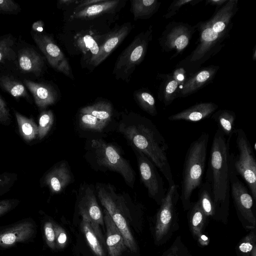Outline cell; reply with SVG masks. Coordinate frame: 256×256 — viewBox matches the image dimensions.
<instances>
[{
    "mask_svg": "<svg viewBox=\"0 0 256 256\" xmlns=\"http://www.w3.org/2000/svg\"><path fill=\"white\" fill-rule=\"evenodd\" d=\"M78 210L82 219L88 221L101 242L104 238L101 227L104 226V214L98 204L94 191L87 186L82 193L78 202Z\"/></svg>",
    "mask_w": 256,
    "mask_h": 256,
    "instance_id": "obj_13",
    "label": "cell"
},
{
    "mask_svg": "<svg viewBox=\"0 0 256 256\" xmlns=\"http://www.w3.org/2000/svg\"><path fill=\"white\" fill-rule=\"evenodd\" d=\"M19 132L22 138L30 142L38 138V126L32 118H27L14 110Z\"/></svg>",
    "mask_w": 256,
    "mask_h": 256,
    "instance_id": "obj_27",
    "label": "cell"
},
{
    "mask_svg": "<svg viewBox=\"0 0 256 256\" xmlns=\"http://www.w3.org/2000/svg\"><path fill=\"white\" fill-rule=\"evenodd\" d=\"M118 0H105L81 9L76 10L71 15L72 19L92 18L114 12L119 4Z\"/></svg>",
    "mask_w": 256,
    "mask_h": 256,
    "instance_id": "obj_22",
    "label": "cell"
},
{
    "mask_svg": "<svg viewBox=\"0 0 256 256\" xmlns=\"http://www.w3.org/2000/svg\"><path fill=\"white\" fill-rule=\"evenodd\" d=\"M91 146L97 163L100 166L118 172L126 182L132 188L136 180L135 172L118 148L101 139L92 140Z\"/></svg>",
    "mask_w": 256,
    "mask_h": 256,
    "instance_id": "obj_8",
    "label": "cell"
},
{
    "mask_svg": "<svg viewBox=\"0 0 256 256\" xmlns=\"http://www.w3.org/2000/svg\"><path fill=\"white\" fill-rule=\"evenodd\" d=\"M234 154L230 162V192L238 216L250 230L256 226L254 199L246 187L240 180L233 166Z\"/></svg>",
    "mask_w": 256,
    "mask_h": 256,
    "instance_id": "obj_9",
    "label": "cell"
},
{
    "mask_svg": "<svg viewBox=\"0 0 256 256\" xmlns=\"http://www.w3.org/2000/svg\"><path fill=\"white\" fill-rule=\"evenodd\" d=\"M18 58L19 68L24 73H32L38 76L44 66L43 58L36 50L29 47L18 50Z\"/></svg>",
    "mask_w": 256,
    "mask_h": 256,
    "instance_id": "obj_21",
    "label": "cell"
},
{
    "mask_svg": "<svg viewBox=\"0 0 256 256\" xmlns=\"http://www.w3.org/2000/svg\"><path fill=\"white\" fill-rule=\"evenodd\" d=\"M80 112L90 114L108 124L112 119V108L110 102L100 101L82 108Z\"/></svg>",
    "mask_w": 256,
    "mask_h": 256,
    "instance_id": "obj_28",
    "label": "cell"
},
{
    "mask_svg": "<svg viewBox=\"0 0 256 256\" xmlns=\"http://www.w3.org/2000/svg\"><path fill=\"white\" fill-rule=\"evenodd\" d=\"M0 86L16 98H23L28 100L29 99V94L24 85L11 76H0Z\"/></svg>",
    "mask_w": 256,
    "mask_h": 256,
    "instance_id": "obj_30",
    "label": "cell"
},
{
    "mask_svg": "<svg viewBox=\"0 0 256 256\" xmlns=\"http://www.w3.org/2000/svg\"><path fill=\"white\" fill-rule=\"evenodd\" d=\"M32 38L49 64L56 70L74 79L70 66L52 37L42 33H32Z\"/></svg>",
    "mask_w": 256,
    "mask_h": 256,
    "instance_id": "obj_14",
    "label": "cell"
},
{
    "mask_svg": "<svg viewBox=\"0 0 256 256\" xmlns=\"http://www.w3.org/2000/svg\"><path fill=\"white\" fill-rule=\"evenodd\" d=\"M220 66L210 65L200 68L190 74L183 84L179 86L178 98L188 96L205 87L212 82Z\"/></svg>",
    "mask_w": 256,
    "mask_h": 256,
    "instance_id": "obj_15",
    "label": "cell"
},
{
    "mask_svg": "<svg viewBox=\"0 0 256 256\" xmlns=\"http://www.w3.org/2000/svg\"><path fill=\"white\" fill-rule=\"evenodd\" d=\"M196 30L195 26L182 22H170L158 39L162 50L173 52L172 58L178 56L188 47Z\"/></svg>",
    "mask_w": 256,
    "mask_h": 256,
    "instance_id": "obj_10",
    "label": "cell"
},
{
    "mask_svg": "<svg viewBox=\"0 0 256 256\" xmlns=\"http://www.w3.org/2000/svg\"><path fill=\"white\" fill-rule=\"evenodd\" d=\"M198 202L207 217L216 216V207L210 185L206 180L200 187Z\"/></svg>",
    "mask_w": 256,
    "mask_h": 256,
    "instance_id": "obj_29",
    "label": "cell"
},
{
    "mask_svg": "<svg viewBox=\"0 0 256 256\" xmlns=\"http://www.w3.org/2000/svg\"><path fill=\"white\" fill-rule=\"evenodd\" d=\"M75 2L76 1L74 0H60L59 1V4L68 6L74 2Z\"/></svg>",
    "mask_w": 256,
    "mask_h": 256,
    "instance_id": "obj_51",
    "label": "cell"
},
{
    "mask_svg": "<svg viewBox=\"0 0 256 256\" xmlns=\"http://www.w3.org/2000/svg\"><path fill=\"white\" fill-rule=\"evenodd\" d=\"M230 138L218 128L211 146L205 180L210 185L216 216L228 214L230 197Z\"/></svg>",
    "mask_w": 256,
    "mask_h": 256,
    "instance_id": "obj_2",
    "label": "cell"
},
{
    "mask_svg": "<svg viewBox=\"0 0 256 256\" xmlns=\"http://www.w3.org/2000/svg\"><path fill=\"white\" fill-rule=\"evenodd\" d=\"M79 122L82 128L99 132H102L107 125V124L89 114H80Z\"/></svg>",
    "mask_w": 256,
    "mask_h": 256,
    "instance_id": "obj_37",
    "label": "cell"
},
{
    "mask_svg": "<svg viewBox=\"0 0 256 256\" xmlns=\"http://www.w3.org/2000/svg\"><path fill=\"white\" fill-rule=\"evenodd\" d=\"M256 48H254V56H252V59L254 60H255L256 58Z\"/></svg>",
    "mask_w": 256,
    "mask_h": 256,
    "instance_id": "obj_52",
    "label": "cell"
},
{
    "mask_svg": "<svg viewBox=\"0 0 256 256\" xmlns=\"http://www.w3.org/2000/svg\"><path fill=\"white\" fill-rule=\"evenodd\" d=\"M178 186L174 184L167 190L156 216L154 238L156 245L166 242L176 230V204L180 198Z\"/></svg>",
    "mask_w": 256,
    "mask_h": 256,
    "instance_id": "obj_6",
    "label": "cell"
},
{
    "mask_svg": "<svg viewBox=\"0 0 256 256\" xmlns=\"http://www.w3.org/2000/svg\"><path fill=\"white\" fill-rule=\"evenodd\" d=\"M20 10L18 4L12 0H0V12L16 14Z\"/></svg>",
    "mask_w": 256,
    "mask_h": 256,
    "instance_id": "obj_43",
    "label": "cell"
},
{
    "mask_svg": "<svg viewBox=\"0 0 256 256\" xmlns=\"http://www.w3.org/2000/svg\"><path fill=\"white\" fill-rule=\"evenodd\" d=\"M197 240L199 244L202 246L207 245L208 243V238L204 235L202 234L198 238Z\"/></svg>",
    "mask_w": 256,
    "mask_h": 256,
    "instance_id": "obj_50",
    "label": "cell"
},
{
    "mask_svg": "<svg viewBox=\"0 0 256 256\" xmlns=\"http://www.w3.org/2000/svg\"><path fill=\"white\" fill-rule=\"evenodd\" d=\"M209 134L203 132L190 145L184 158L182 172L180 198L184 210H188L192 203L194 192L202 184L205 171Z\"/></svg>",
    "mask_w": 256,
    "mask_h": 256,
    "instance_id": "obj_3",
    "label": "cell"
},
{
    "mask_svg": "<svg viewBox=\"0 0 256 256\" xmlns=\"http://www.w3.org/2000/svg\"><path fill=\"white\" fill-rule=\"evenodd\" d=\"M238 154H234L233 166L237 174L242 176L256 200V160L252 148L244 130L236 129Z\"/></svg>",
    "mask_w": 256,
    "mask_h": 256,
    "instance_id": "obj_7",
    "label": "cell"
},
{
    "mask_svg": "<svg viewBox=\"0 0 256 256\" xmlns=\"http://www.w3.org/2000/svg\"><path fill=\"white\" fill-rule=\"evenodd\" d=\"M54 122V115L51 110L42 111L40 115L38 126V138H44L50 132Z\"/></svg>",
    "mask_w": 256,
    "mask_h": 256,
    "instance_id": "obj_36",
    "label": "cell"
},
{
    "mask_svg": "<svg viewBox=\"0 0 256 256\" xmlns=\"http://www.w3.org/2000/svg\"><path fill=\"white\" fill-rule=\"evenodd\" d=\"M228 1V0H206L205 4L216 6V8H220Z\"/></svg>",
    "mask_w": 256,
    "mask_h": 256,
    "instance_id": "obj_48",
    "label": "cell"
},
{
    "mask_svg": "<svg viewBox=\"0 0 256 256\" xmlns=\"http://www.w3.org/2000/svg\"><path fill=\"white\" fill-rule=\"evenodd\" d=\"M18 179L17 174L4 172L0 174V196L8 192Z\"/></svg>",
    "mask_w": 256,
    "mask_h": 256,
    "instance_id": "obj_39",
    "label": "cell"
},
{
    "mask_svg": "<svg viewBox=\"0 0 256 256\" xmlns=\"http://www.w3.org/2000/svg\"><path fill=\"white\" fill-rule=\"evenodd\" d=\"M160 4L157 0H132L131 11L135 20L148 19L158 12Z\"/></svg>",
    "mask_w": 256,
    "mask_h": 256,
    "instance_id": "obj_25",
    "label": "cell"
},
{
    "mask_svg": "<svg viewBox=\"0 0 256 256\" xmlns=\"http://www.w3.org/2000/svg\"><path fill=\"white\" fill-rule=\"evenodd\" d=\"M20 203L16 198L5 199L0 200V217L15 208Z\"/></svg>",
    "mask_w": 256,
    "mask_h": 256,
    "instance_id": "obj_44",
    "label": "cell"
},
{
    "mask_svg": "<svg viewBox=\"0 0 256 256\" xmlns=\"http://www.w3.org/2000/svg\"><path fill=\"white\" fill-rule=\"evenodd\" d=\"M44 23L41 20H39L34 22L32 24V30L36 33H42L44 30Z\"/></svg>",
    "mask_w": 256,
    "mask_h": 256,
    "instance_id": "obj_49",
    "label": "cell"
},
{
    "mask_svg": "<svg viewBox=\"0 0 256 256\" xmlns=\"http://www.w3.org/2000/svg\"><path fill=\"white\" fill-rule=\"evenodd\" d=\"M255 228L250 230L249 233L239 242L236 248L238 256H251L252 252L256 246Z\"/></svg>",
    "mask_w": 256,
    "mask_h": 256,
    "instance_id": "obj_34",
    "label": "cell"
},
{
    "mask_svg": "<svg viewBox=\"0 0 256 256\" xmlns=\"http://www.w3.org/2000/svg\"><path fill=\"white\" fill-rule=\"evenodd\" d=\"M80 227L86 242L95 256H105L101 242L96 236L90 224L82 219Z\"/></svg>",
    "mask_w": 256,
    "mask_h": 256,
    "instance_id": "obj_32",
    "label": "cell"
},
{
    "mask_svg": "<svg viewBox=\"0 0 256 256\" xmlns=\"http://www.w3.org/2000/svg\"><path fill=\"white\" fill-rule=\"evenodd\" d=\"M16 40L11 34L0 37V65L16 60Z\"/></svg>",
    "mask_w": 256,
    "mask_h": 256,
    "instance_id": "obj_31",
    "label": "cell"
},
{
    "mask_svg": "<svg viewBox=\"0 0 256 256\" xmlns=\"http://www.w3.org/2000/svg\"><path fill=\"white\" fill-rule=\"evenodd\" d=\"M212 118L216 123L218 129L228 138L230 139L235 134L236 114L228 110H220L214 112Z\"/></svg>",
    "mask_w": 256,
    "mask_h": 256,
    "instance_id": "obj_24",
    "label": "cell"
},
{
    "mask_svg": "<svg viewBox=\"0 0 256 256\" xmlns=\"http://www.w3.org/2000/svg\"><path fill=\"white\" fill-rule=\"evenodd\" d=\"M160 78L162 82L159 87L158 98L166 106H168L177 98L179 84L172 73L160 74Z\"/></svg>",
    "mask_w": 256,
    "mask_h": 256,
    "instance_id": "obj_23",
    "label": "cell"
},
{
    "mask_svg": "<svg viewBox=\"0 0 256 256\" xmlns=\"http://www.w3.org/2000/svg\"><path fill=\"white\" fill-rule=\"evenodd\" d=\"M142 182L149 196L160 204L166 194L163 180L154 164L141 152L134 148Z\"/></svg>",
    "mask_w": 256,
    "mask_h": 256,
    "instance_id": "obj_11",
    "label": "cell"
},
{
    "mask_svg": "<svg viewBox=\"0 0 256 256\" xmlns=\"http://www.w3.org/2000/svg\"><path fill=\"white\" fill-rule=\"evenodd\" d=\"M118 130L135 149L154 164L166 180L169 187L176 184L168 158V146L150 120L138 116L132 122H122Z\"/></svg>",
    "mask_w": 256,
    "mask_h": 256,
    "instance_id": "obj_1",
    "label": "cell"
},
{
    "mask_svg": "<svg viewBox=\"0 0 256 256\" xmlns=\"http://www.w3.org/2000/svg\"><path fill=\"white\" fill-rule=\"evenodd\" d=\"M106 244L109 256H121L128 249L122 235L106 210H104Z\"/></svg>",
    "mask_w": 256,
    "mask_h": 256,
    "instance_id": "obj_19",
    "label": "cell"
},
{
    "mask_svg": "<svg viewBox=\"0 0 256 256\" xmlns=\"http://www.w3.org/2000/svg\"><path fill=\"white\" fill-rule=\"evenodd\" d=\"M37 227L30 218L0 226V248H8L18 243L32 241L36 236Z\"/></svg>",
    "mask_w": 256,
    "mask_h": 256,
    "instance_id": "obj_12",
    "label": "cell"
},
{
    "mask_svg": "<svg viewBox=\"0 0 256 256\" xmlns=\"http://www.w3.org/2000/svg\"><path fill=\"white\" fill-rule=\"evenodd\" d=\"M135 100L140 108L152 116H156L158 112L154 97L150 92L139 90L134 94Z\"/></svg>",
    "mask_w": 256,
    "mask_h": 256,
    "instance_id": "obj_33",
    "label": "cell"
},
{
    "mask_svg": "<svg viewBox=\"0 0 256 256\" xmlns=\"http://www.w3.org/2000/svg\"><path fill=\"white\" fill-rule=\"evenodd\" d=\"M218 107L216 104L212 102H200L170 115L168 118L171 121L185 120L189 122H198L211 116Z\"/></svg>",
    "mask_w": 256,
    "mask_h": 256,
    "instance_id": "obj_18",
    "label": "cell"
},
{
    "mask_svg": "<svg viewBox=\"0 0 256 256\" xmlns=\"http://www.w3.org/2000/svg\"><path fill=\"white\" fill-rule=\"evenodd\" d=\"M53 224L55 232L56 248L63 249L68 242V235L65 230L60 226L54 221Z\"/></svg>",
    "mask_w": 256,
    "mask_h": 256,
    "instance_id": "obj_42",
    "label": "cell"
},
{
    "mask_svg": "<svg viewBox=\"0 0 256 256\" xmlns=\"http://www.w3.org/2000/svg\"><path fill=\"white\" fill-rule=\"evenodd\" d=\"M188 210L190 229L193 236L197 240L202 234L208 217L202 210L198 201L192 203Z\"/></svg>",
    "mask_w": 256,
    "mask_h": 256,
    "instance_id": "obj_26",
    "label": "cell"
},
{
    "mask_svg": "<svg viewBox=\"0 0 256 256\" xmlns=\"http://www.w3.org/2000/svg\"><path fill=\"white\" fill-rule=\"evenodd\" d=\"M172 74L178 82L179 86L183 84L188 76L187 72L182 68H176Z\"/></svg>",
    "mask_w": 256,
    "mask_h": 256,
    "instance_id": "obj_46",
    "label": "cell"
},
{
    "mask_svg": "<svg viewBox=\"0 0 256 256\" xmlns=\"http://www.w3.org/2000/svg\"><path fill=\"white\" fill-rule=\"evenodd\" d=\"M132 29L130 22L124 23L115 29L99 46L98 54L91 57L90 64L94 66L99 65L124 40Z\"/></svg>",
    "mask_w": 256,
    "mask_h": 256,
    "instance_id": "obj_16",
    "label": "cell"
},
{
    "mask_svg": "<svg viewBox=\"0 0 256 256\" xmlns=\"http://www.w3.org/2000/svg\"><path fill=\"white\" fill-rule=\"evenodd\" d=\"M97 191L101 204L122 235L127 248L132 253L138 254V248L130 226V212L124 198L116 193L110 185L98 186Z\"/></svg>",
    "mask_w": 256,
    "mask_h": 256,
    "instance_id": "obj_4",
    "label": "cell"
},
{
    "mask_svg": "<svg viewBox=\"0 0 256 256\" xmlns=\"http://www.w3.org/2000/svg\"><path fill=\"white\" fill-rule=\"evenodd\" d=\"M202 1V0H174L170 4L163 17L166 19L171 18L175 16L183 6L188 4L195 6Z\"/></svg>",
    "mask_w": 256,
    "mask_h": 256,
    "instance_id": "obj_40",
    "label": "cell"
},
{
    "mask_svg": "<svg viewBox=\"0 0 256 256\" xmlns=\"http://www.w3.org/2000/svg\"><path fill=\"white\" fill-rule=\"evenodd\" d=\"M53 220L48 219L43 224L44 238L48 246L52 250L56 249V244L55 232Z\"/></svg>",
    "mask_w": 256,
    "mask_h": 256,
    "instance_id": "obj_38",
    "label": "cell"
},
{
    "mask_svg": "<svg viewBox=\"0 0 256 256\" xmlns=\"http://www.w3.org/2000/svg\"><path fill=\"white\" fill-rule=\"evenodd\" d=\"M72 177L66 162L58 164L46 174L43 178L44 184L53 194L61 192L70 183Z\"/></svg>",
    "mask_w": 256,
    "mask_h": 256,
    "instance_id": "obj_17",
    "label": "cell"
},
{
    "mask_svg": "<svg viewBox=\"0 0 256 256\" xmlns=\"http://www.w3.org/2000/svg\"><path fill=\"white\" fill-rule=\"evenodd\" d=\"M11 122L10 114L8 106L0 95V124L8 126Z\"/></svg>",
    "mask_w": 256,
    "mask_h": 256,
    "instance_id": "obj_45",
    "label": "cell"
},
{
    "mask_svg": "<svg viewBox=\"0 0 256 256\" xmlns=\"http://www.w3.org/2000/svg\"><path fill=\"white\" fill-rule=\"evenodd\" d=\"M76 44L83 52L86 53L90 51L92 56L98 54L99 46L94 39L88 34H80L76 37Z\"/></svg>",
    "mask_w": 256,
    "mask_h": 256,
    "instance_id": "obj_35",
    "label": "cell"
},
{
    "mask_svg": "<svg viewBox=\"0 0 256 256\" xmlns=\"http://www.w3.org/2000/svg\"><path fill=\"white\" fill-rule=\"evenodd\" d=\"M105 0H80L78 4V6L76 8V10L81 9L84 8L88 6L96 4H98L104 1Z\"/></svg>",
    "mask_w": 256,
    "mask_h": 256,
    "instance_id": "obj_47",
    "label": "cell"
},
{
    "mask_svg": "<svg viewBox=\"0 0 256 256\" xmlns=\"http://www.w3.org/2000/svg\"><path fill=\"white\" fill-rule=\"evenodd\" d=\"M24 82L32 94L36 105L40 109H44L54 104L56 101L57 92L50 85L26 79H24Z\"/></svg>",
    "mask_w": 256,
    "mask_h": 256,
    "instance_id": "obj_20",
    "label": "cell"
},
{
    "mask_svg": "<svg viewBox=\"0 0 256 256\" xmlns=\"http://www.w3.org/2000/svg\"><path fill=\"white\" fill-rule=\"evenodd\" d=\"M162 256H192L182 243L180 237Z\"/></svg>",
    "mask_w": 256,
    "mask_h": 256,
    "instance_id": "obj_41",
    "label": "cell"
},
{
    "mask_svg": "<svg viewBox=\"0 0 256 256\" xmlns=\"http://www.w3.org/2000/svg\"><path fill=\"white\" fill-rule=\"evenodd\" d=\"M153 27L150 26L137 35L118 57L113 74L117 80L128 82L135 68L144 60L148 44L152 40Z\"/></svg>",
    "mask_w": 256,
    "mask_h": 256,
    "instance_id": "obj_5",
    "label": "cell"
}]
</instances>
